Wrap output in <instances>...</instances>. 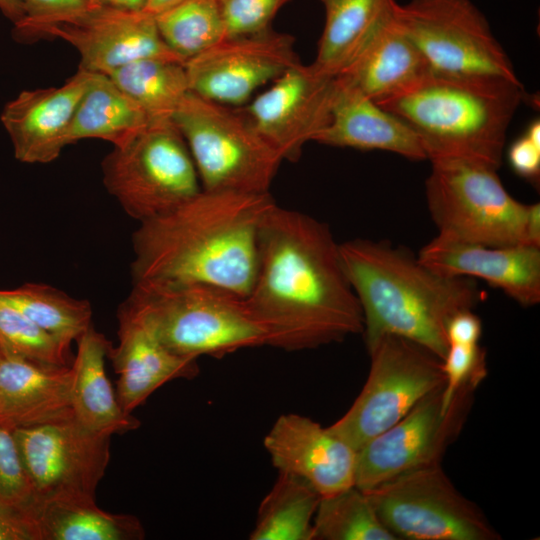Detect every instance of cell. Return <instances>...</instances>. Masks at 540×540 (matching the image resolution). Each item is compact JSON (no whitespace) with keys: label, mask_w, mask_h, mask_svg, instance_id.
Returning a JSON list of instances; mask_svg holds the SVG:
<instances>
[{"label":"cell","mask_w":540,"mask_h":540,"mask_svg":"<svg viewBox=\"0 0 540 540\" xmlns=\"http://www.w3.org/2000/svg\"><path fill=\"white\" fill-rule=\"evenodd\" d=\"M246 298L272 347L314 349L363 332L362 311L329 226L276 203L260 225L256 275Z\"/></svg>","instance_id":"6da1fadb"},{"label":"cell","mask_w":540,"mask_h":540,"mask_svg":"<svg viewBox=\"0 0 540 540\" xmlns=\"http://www.w3.org/2000/svg\"><path fill=\"white\" fill-rule=\"evenodd\" d=\"M270 193L201 190L132 234L133 283L206 284L247 296Z\"/></svg>","instance_id":"7a4b0ae2"},{"label":"cell","mask_w":540,"mask_h":540,"mask_svg":"<svg viewBox=\"0 0 540 540\" xmlns=\"http://www.w3.org/2000/svg\"><path fill=\"white\" fill-rule=\"evenodd\" d=\"M339 254L362 311L367 348L383 335H397L443 359L448 320L482 300L475 279L439 273L387 241L352 239L339 244Z\"/></svg>","instance_id":"3957f363"},{"label":"cell","mask_w":540,"mask_h":540,"mask_svg":"<svg viewBox=\"0 0 540 540\" xmlns=\"http://www.w3.org/2000/svg\"><path fill=\"white\" fill-rule=\"evenodd\" d=\"M523 94L520 81L431 71L412 89L378 104L417 134L429 160L465 159L498 170Z\"/></svg>","instance_id":"277c9868"},{"label":"cell","mask_w":540,"mask_h":540,"mask_svg":"<svg viewBox=\"0 0 540 540\" xmlns=\"http://www.w3.org/2000/svg\"><path fill=\"white\" fill-rule=\"evenodd\" d=\"M172 352L199 358L270 346L246 296L206 284L133 283L120 305Z\"/></svg>","instance_id":"5b68a950"},{"label":"cell","mask_w":540,"mask_h":540,"mask_svg":"<svg viewBox=\"0 0 540 540\" xmlns=\"http://www.w3.org/2000/svg\"><path fill=\"white\" fill-rule=\"evenodd\" d=\"M207 191L270 193L280 154L261 136L244 108L188 92L172 116Z\"/></svg>","instance_id":"8992f818"},{"label":"cell","mask_w":540,"mask_h":540,"mask_svg":"<svg viewBox=\"0 0 540 540\" xmlns=\"http://www.w3.org/2000/svg\"><path fill=\"white\" fill-rule=\"evenodd\" d=\"M430 162L425 195L439 236L487 246L532 245L530 204L508 193L496 169L465 159Z\"/></svg>","instance_id":"52a82bcc"},{"label":"cell","mask_w":540,"mask_h":540,"mask_svg":"<svg viewBox=\"0 0 540 540\" xmlns=\"http://www.w3.org/2000/svg\"><path fill=\"white\" fill-rule=\"evenodd\" d=\"M103 184L139 223L183 204L202 190L187 144L172 120L152 121L102 161Z\"/></svg>","instance_id":"ba28073f"},{"label":"cell","mask_w":540,"mask_h":540,"mask_svg":"<svg viewBox=\"0 0 540 540\" xmlns=\"http://www.w3.org/2000/svg\"><path fill=\"white\" fill-rule=\"evenodd\" d=\"M367 351V380L348 411L328 428L356 451L445 384L442 359L423 345L383 335Z\"/></svg>","instance_id":"9c48e42d"},{"label":"cell","mask_w":540,"mask_h":540,"mask_svg":"<svg viewBox=\"0 0 540 540\" xmlns=\"http://www.w3.org/2000/svg\"><path fill=\"white\" fill-rule=\"evenodd\" d=\"M364 492L397 540L502 539L440 463L408 471Z\"/></svg>","instance_id":"30bf717a"},{"label":"cell","mask_w":540,"mask_h":540,"mask_svg":"<svg viewBox=\"0 0 540 540\" xmlns=\"http://www.w3.org/2000/svg\"><path fill=\"white\" fill-rule=\"evenodd\" d=\"M394 17L432 71L520 81L486 17L470 0L397 2Z\"/></svg>","instance_id":"8fae6325"},{"label":"cell","mask_w":540,"mask_h":540,"mask_svg":"<svg viewBox=\"0 0 540 540\" xmlns=\"http://www.w3.org/2000/svg\"><path fill=\"white\" fill-rule=\"evenodd\" d=\"M444 385L427 394L398 422L357 450L356 487L369 491L403 473L441 462L461 432L479 386L474 382L461 386L446 411Z\"/></svg>","instance_id":"7c38bea8"},{"label":"cell","mask_w":540,"mask_h":540,"mask_svg":"<svg viewBox=\"0 0 540 540\" xmlns=\"http://www.w3.org/2000/svg\"><path fill=\"white\" fill-rule=\"evenodd\" d=\"M14 436L38 504L56 498L95 499L110 460V438L74 417L15 427Z\"/></svg>","instance_id":"4fadbf2b"},{"label":"cell","mask_w":540,"mask_h":540,"mask_svg":"<svg viewBox=\"0 0 540 540\" xmlns=\"http://www.w3.org/2000/svg\"><path fill=\"white\" fill-rule=\"evenodd\" d=\"M300 60L295 38L269 29L226 37L184 62L189 90L203 98L239 106L263 84L274 81Z\"/></svg>","instance_id":"5bb4252c"},{"label":"cell","mask_w":540,"mask_h":540,"mask_svg":"<svg viewBox=\"0 0 540 540\" xmlns=\"http://www.w3.org/2000/svg\"><path fill=\"white\" fill-rule=\"evenodd\" d=\"M335 87L336 77L299 62L244 110L282 159L296 162L304 145L327 126Z\"/></svg>","instance_id":"9a60e30c"},{"label":"cell","mask_w":540,"mask_h":540,"mask_svg":"<svg viewBox=\"0 0 540 540\" xmlns=\"http://www.w3.org/2000/svg\"><path fill=\"white\" fill-rule=\"evenodd\" d=\"M57 37L71 44L80 55L79 68L109 75L115 69L141 58L184 62L165 44L155 17L143 11L94 6L43 28L42 37Z\"/></svg>","instance_id":"2e32d148"},{"label":"cell","mask_w":540,"mask_h":540,"mask_svg":"<svg viewBox=\"0 0 540 540\" xmlns=\"http://www.w3.org/2000/svg\"><path fill=\"white\" fill-rule=\"evenodd\" d=\"M264 447L279 473L300 477L321 497L355 485L357 451L308 417L281 415L265 436Z\"/></svg>","instance_id":"e0dca14e"},{"label":"cell","mask_w":540,"mask_h":540,"mask_svg":"<svg viewBox=\"0 0 540 540\" xmlns=\"http://www.w3.org/2000/svg\"><path fill=\"white\" fill-rule=\"evenodd\" d=\"M417 256L444 275L481 279L522 306L530 307L540 302L538 246H487L437 235Z\"/></svg>","instance_id":"ac0fdd59"},{"label":"cell","mask_w":540,"mask_h":540,"mask_svg":"<svg viewBox=\"0 0 540 540\" xmlns=\"http://www.w3.org/2000/svg\"><path fill=\"white\" fill-rule=\"evenodd\" d=\"M92 75L78 68L63 85L22 91L4 106L0 118L17 160L46 164L59 157L69 145L70 125Z\"/></svg>","instance_id":"d6986e66"},{"label":"cell","mask_w":540,"mask_h":540,"mask_svg":"<svg viewBox=\"0 0 540 540\" xmlns=\"http://www.w3.org/2000/svg\"><path fill=\"white\" fill-rule=\"evenodd\" d=\"M118 344L108 358L118 374L116 396L122 409L132 414L159 387L175 379H193L198 359L169 350L136 316L119 306Z\"/></svg>","instance_id":"ffe728a7"},{"label":"cell","mask_w":540,"mask_h":540,"mask_svg":"<svg viewBox=\"0 0 540 540\" xmlns=\"http://www.w3.org/2000/svg\"><path fill=\"white\" fill-rule=\"evenodd\" d=\"M315 142L360 150L388 151L411 160L428 159L417 134L341 76L327 126Z\"/></svg>","instance_id":"44dd1931"},{"label":"cell","mask_w":540,"mask_h":540,"mask_svg":"<svg viewBox=\"0 0 540 540\" xmlns=\"http://www.w3.org/2000/svg\"><path fill=\"white\" fill-rule=\"evenodd\" d=\"M72 382V365L0 356V419L15 428L73 417Z\"/></svg>","instance_id":"7402d4cb"},{"label":"cell","mask_w":540,"mask_h":540,"mask_svg":"<svg viewBox=\"0 0 540 540\" xmlns=\"http://www.w3.org/2000/svg\"><path fill=\"white\" fill-rule=\"evenodd\" d=\"M394 9L362 52L338 75L376 103L407 92L432 71L420 50L399 28Z\"/></svg>","instance_id":"603a6c76"},{"label":"cell","mask_w":540,"mask_h":540,"mask_svg":"<svg viewBox=\"0 0 540 540\" xmlns=\"http://www.w3.org/2000/svg\"><path fill=\"white\" fill-rule=\"evenodd\" d=\"M72 362L71 408L74 419L87 430L101 435L126 433L137 429L140 421L119 404L105 371L111 342L93 325L76 341Z\"/></svg>","instance_id":"cb8c5ba5"},{"label":"cell","mask_w":540,"mask_h":540,"mask_svg":"<svg viewBox=\"0 0 540 540\" xmlns=\"http://www.w3.org/2000/svg\"><path fill=\"white\" fill-rule=\"evenodd\" d=\"M325 23L312 65L329 76L341 74L391 15L396 0H320Z\"/></svg>","instance_id":"d4e9b609"},{"label":"cell","mask_w":540,"mask_h":540,"mask_svg":"<svg viewBox=\"0 0 540 540\" xmlns=\"http://www.w3.org/2000/svg\"><path fill=\"white\" fill-rule=\"evenodd\" d=\"M151 120L143 108L106 74L94 73L68 132V143L97 138L120 147L142 132Z\"/></svg>","instance_id":"484cf974"},{"label":"cell","mask_w":540,"mask_h":540,"mask_svg":"<svg viewBox=\"0 0 540 540\" xmlns=\"http://www.w3.org/2000/svg\"><path fill=\"white\" fill-rule=\"evenodd\" d=\"M39 540H141L145 531L134 515L100 509L95 499L56 498L36 512Z\"/></svg>","instance_id":"4316f807"},{"label":"cell","mask_w":540,"mask_h":540,"mask_svg":"<svg viewBox=\"0 0 540 540\" xmlns=\"http://www.w3.org/2000/svg\"><path fill=\"white\" fill-rule=\"evenodd\" d=\"M321 496L305 480L279 473L262 500L251 540H313V518Z\"/></svg>","instance_id":"83f0119b"},{"label":"cell","mask_w":540,"mask_h":540,"mask_svg":"<svg viewBox=\"0 0 540 540\" xmlns=\"http://www.w3.org/2000/svg\"><path fill=\"white\" fill-rule=\"evenodd\" d=\"M135 100L151 122L172 120L187 95L189 84L184 62L163 58H141L129 62L108 75Z\"/></svg>","instance_id":"f1b7e54d"},{"label":"cell","mask_w":540,"mask_h":540,"mask_svg":"<svg viewBox=\"0 0 540 540\" xmlns=\"http://www.w3.org/2000/svg\"><path fill=\"white\" fill-rule=\"evenodd\" d=\"M0 300L68 346L92 326L89 301L71 297L47 284L26 283L13 289H0Z\"/></svg>","instance_id":"f546056e"},{"label":"cell","mask_w":540,"mask_h":540,"mask_svg":"<svg viewBox=\"0 0 540 540\" xmlns=\"http://www.w3.org/2000/svg\"><path fill=\"white\" fill-rule=\"evenodd\" d=\"M154 17L161 38L184 62L226 38L219 0H182Z\"/></svg>","instance_id":"4dcf8cb0"},{"label":"cell","mask_w":540,"mask_h":540,"mask_svg":"<svg viewBox=\"0 0 540 540\" xmlns=\"http://www.w3.org/2000/svg\"><path fill=\"white\" fill-rule=\"evenodd\" d=\"M313 540H397L378 517L368 495L355 485L320 498Z\"/></svg>","instance_id":"1f68e13d"},{"label":"cell","mask_w":540,"mask_h":540,"mask_svg":"<svg viewBox=\"0 0 540 540\" xmlns=\"http://www.w3.org/2000/svg\"><path fill=\"white\" fill-rule=\"evenodd\" d=\"M0 347L7 356L41 365L69 366L70 346L0 300Z\"/></svg>","instance_id":"d6a6232c"},{"label":"cell","mask_w":540,"mask_h":540,"mask_svg":"<svg viewBox=\"0 0 540 540\" xmlns=\"http://www.w3.org/2000/svg\"><path fill=\"white\" fill-rule=\"evenodd\" d=\"M0 503L20 509L36 522L38 501L23 466L14 428L0 419Z\"/></svg>","instance_id":"836d02e7"},{"label":"cell","mask_w":540,"mask_h":540,"mask_svg":"<svg viewBox=\"0 0 540 540\" xmlns=\"http://www.w3.org/2000/svg\"><path fill=\"white\" fill-rule=\"evenodd\" d=\"M445 385L443 407L448 410L458 389L467 382L480 385L487 376L486 352L477 344H449L442 359Z\"/></svg>","instance_id":"e575fe53"},{"label":"cell","mask_w":540,"mask_h":540,"mask_svg":"<svg viewBox=\"0 0 540 540\" xmlns=\"http://www.w3.org/2000/svg\"><path fill=\"white\" fill-rule=\"evenodd\" d=\"M290 0H219L226 37L245 36L271 29L278 11Z\"/></svg>","instance_id":"d590c367"},{"label":"cell","mask_w":540,"mask_h":540,"mask_svg":"<svg viewBox=\"0 0 540 540\" xmlns=\"http://www.w3.org/2000/svg\"><path fill=\"white\" fill-rule=\"evenodd\" d=\"M25 18L14 25L19 41L36 40L43 28L94 7L92 0H20Z\"/></svg>","instance_id":"8d00e7d4"},{"label":"cell","mask_w":540,"mask_h":540,"mask_svg":"<svg viewBox=\"0 0 540 540\" xmlns=\"http://www.w3.org/2000/svg\"><path fill=\"white\" fill-rule=\"evenodd\" d=\"M511 168L521 177L536 180L540 174V123L534 120L526 132L509 147Z\"/></svg>","instance_id":"74e56055"},{"label":"cell","mask_w":540,"mask_h":540,"mask_svg":"<svg viewBox=\"0 0 540 540\" xmlns=\"http://www.w3.org/2000/svg\"><path fill=\"white\" fill-rule=\"evenodd\" d=\"M0 540H39L34 518L20 509L0 503Z\"/></svg>","instance_id":"f35d334b"},{"label":"cell","mask_w":540,"mask_h":540,"mask_svg":"<svg viewBox=\"0 0 540 540\" xmlns=\"http://www.w3.org/2000/svg\"><path fill=\"white\" fill-rule=\"evenodd\" d=\"M449 344H477L482 334L481 319L473 310H462L454 314L446 324Z\"/></svg>","instance_id":"ab89813d"},{"label":"cell","mask_w":540,"mask_h":540,"mask_svg":"<svg viewBox=\"0 0 540 540\" xmlns=\"http://www.w3.org/2000/svg\"><path fill=\"white\" fill-rule=\"evenodd\" d=\"M147 0H92L94 6H104L126 11H143Z\"/></svg>","instance_id":"60d3db41"},{"label":"cell","mask_w":540,"mask_h":540,"mask_svg":"<svg viewBox=\"0 0 540 540\" xmlns=\"http://www.w3.org/2000/svg\"><path fill=\"white\" fill-rule=\"evenodd\" d=\"M0 11L14 25H17L25 18V9L20 0H0Z\"/></svg>","instance_id":"b9f144b4"},{"label":"cell","mask_w":540,"mask_h":540,"mask_svg":"<svg viewBox=\"0 0 540 540\" xmlns=\"http://www.w3.org/2000/svg\"><path fill=\"white\" fill-rule=\"evenodd\" d=\"M181 1L182 0H147L143 12L156 16Z\"/></svg>","instance_id":"7bdbcfd3"},{"label":"cell","mask_w":540,"mask_h":540,"mask_svg":"<svg viewBox=\"0 0 540 540\" xmlns=\"http://www.w3.org/2000/svg\"><path fill=\"white\" fill-rule=\"evenodd\" d=\"M2 355H4V353H3V351H2V349L0 347V356H2Z\"/></svg>","instance_id":"ee69618b"}]
</instances>
